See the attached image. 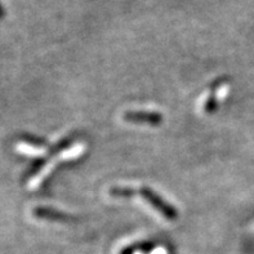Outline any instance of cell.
Here are the masks:
<instances>
[{"mask_svg":"<svg viewBox=\"0 0 254 254\" xmlns=\"http://www.w3.org/2000/svg\"><path fill=\"white\" fill-rule=\"evenodd\" d=\"M138 193L146 200V201H148V203L151 204L155 209L158 210V212H160L165 218L174 219L177 217V212H176V209H174L173 206L168 205L167 203H164V200L161 199V197H159L152 190H150L147 187H142L141 190H138Z\"/></svg>","mask_w":254,"mask_h":254,"instance_id":"6da1fadb","label":"cell"},{"mask_svg":"<svg viewBox=\"0 0 254 254\" xmlns=\"http://www.w3.org/2000/svg\"><path fill=\"white\" fill-rule=\"evenodd\" d=\"M126 120L134 123H147V124H159L161 122V115L156 113H143V111H130L124 115Z\"/></svg>","mask_w":254,"mask_h":254,"instance_id":"7a4b0ae2","label":"cell"}]
</instances>
